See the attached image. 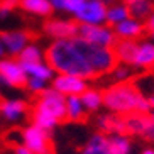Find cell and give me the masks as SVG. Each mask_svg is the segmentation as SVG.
I'll return each mask as SVG.
<instances>
[{
  "label": "cell",
  "instance_id": "6da1fadb",
  "mask_svg": "<svg viewBox=\"0 0 154 154\" xmlns=\"http://www.w3.org/2000/svg\"><path fill=\"white\" fill-rule=\"evenodd\" d=\"M46 61L56 75H73L83 80H95L97 75L86 56V42L82 37L51 41L46 48Z\"/></svg>",
  "mask_w": 154,
  "mask_h": 154
},
{
  "label": "cell",
  "instance_id": "7a4b0ae2",
  "mask_svg": "<svg viewBox=\"0 0 154 154\" xmlns=\"http://www.w3.org/2000/svg\"><path fill=\"white\" fill-rule=\"evenodd\" d=\"M103 107L107 112L127 117L131 113H149L152 110L149 98L134 82L112 83L103 90Z\"/></svg>",
  "mask_w": 154,
  "mask_h": 154
},
{
  "label": "cell",
  "instance_id": "3957f363",
  "mask_svg": "<svg viewBox=\"0 0 154 154\" xmlns=\"http://www.w3.org/2000/svg\"><path fill=\"white\" fill-rule=\"evenodd\" d=\"M63 122H66V97L49 86L34 100L31 107V124L53 132Z\"/></svg>",
  "mask_w": 154,
  "mask_h": 154
},
{
  "label": "cell",
  "instance_id": "277c9868",
  "mask_svg": "<svg viewBox=\"0 0 154 154\" xmlns=\"http://www.w3.org/2000/svg\"><path fill=\"white\" fill-rule=\"evenodd\" d=\"M22 144L31 151L32 154H51L53 152V140H51V132L44 131L41 127L27 124L20 131Z\"/></svg>",
  "mask_w": 154,
  "mask_h": 154
},
{
  "label": "cell",
  "instance_id": "5b68a950",
  "mask_svg": "<svg viewBox=\"0 0 154 154\" xmlns=\"http://www.w3.org/2000/svg\"><path fill=\"white\" fill-rule=\"evenodd\" d=\"M0 85H5L9 88L22 90L27 85V75L22 63L17 58H5L0 59Z\"/></svg>",
  "mask_w": 154,
  "mask_h": 154
},
{
  "label": "cell",
  "instance_id": "8992f818",
  "mask_svg": "<svg viewBox=\"0 0 154 154\" xmlns=\"http://www.w3.org/2000/svg\"><path fill=\"white\" fill-rule=\"evenodd\" d=\"M78 37H82L83 41L93 46H102V48H113L117 42L113 27H110L109 24H100V26H80L78 24Z\"/></svg>",
  "mask_w": 154,
  "mask_h": 154
},
{
  "label": "cell",
  "instance_id": "52a82bcc",
  "mask_svg": "<svg viewBox=\"0 0 154 154\" xmlns=\"http://www.w3.org/2000/svg\"><path fill=\"white\" fill-rule=\"evenodd\" d=\"M107 9H109V4L105 0H86L82 9L73 15V19L80 26L107 24Z\"/></svg>",
  "mask_w": 154,
  "mask_h": 154
},
{
  "label": "cell",
  "instance_id": "ba28073f",
  "mask_svg": "<svg viewBox=\"0 0 154 154\" xmlns=\"http://www.w3.org/2000/svg\"><path fill=\"white\" fill-rule=\"evenodd\" d=\"M127 136L140 137L146 142H154V122L149 113H131L125 117Z\"/></svg>",
  "mask_w": 154,
  "mask_h": 154
},
{
  "label": "cell",
  "instance_id": "9c48e42d",
  "mask_svg": "<svg viewBox=\"0 0 154 154\" xmlns=\"http://www.w3.org/2000/svg\"><path fill=\"white\" fill-rule=\"evenodd\" d=\"M42 32L51 41L71 39L78 36V22L75 19H49L42 24Z\"/></svg>",
  "mask_w": 154,
  "mask_h": 154
},
{
  "label": "cell",
  "instance_id": "30bf717a",
  "mask_svg": "<svg viewBox=\"0 0 154 154\" xmlns=\"http://www.w3.org/2000/svg\"><path fill=\"white\" fill-rule=\"evenodd\" d=\"M2 42H4L5 53L10 58H17L20 53L24 51V48H27L32 42L31 32L24 31V29H9V31L0 32Z\"/></svg>",
  "mask_w": 154,
  "mask_h": 154
},
{
  "label": "cell",
  "instance_id": "8fae6325",
  "mask_svg": "<svg viewBox=\"0 0 154 154\" xmlns=\"http://www.w3.org/2000/svg\"><path fill=\"white\" fill-rule=\"evenodd\" d=\"M51 86L64 97H82L83 91L90 88V82L73 75H56Z\"/></svg>",
  "mask_w": 154,
  "mask_h": 154
},
{
  "label": "cell",
  "instance_id": "7c38bea8",
  "mask_svg": "<svg viewBox=\"0 0 154 154\" xmlns=\"http://www.w3.org/2000/svg\"><path fill=\"white\" fill-rule=\"evenodd\" d=\"M31 107L24 98H5L0 102V119L9 124H19L29 115Z\"/></svg>",
  "mask_w": 154,
  "mask_h": 154
},
{
  "label": "cell",
  "instance_id": "4fadbf2b",
  "mask_svg": "<svg viewBox=\"0 0 154 154\" xmlns=\"http://www.w3.org/2000/svg\"><path fill=\"white\" fill-rule=\"evenodd\" d=\"M131 68L140 69L146 73L154 71V42L151 39H144V41L137 42V49L131 63Z\"/></svg>",
  "mask_w": 154,
  "mask_h": 154
},
{
  "label": "cell",
  "instance_id": "5bb4252c",
  "mask_svg": "<svg viewBox=\"0 0 154 154\" xmlns=\"http://www.w3.org/2000/svg\"><path fill=\"white\" fill-rule=\"evenodd\" d=\"M95 125L98 129V132L105 134V136H112V134H127L125 129V117L115 115V113L105 112L97 115Z\"/></svg>",
  "mask_w": 154,
  "mask_h": 154
},
{
  "label": "cell",
  "instance_id": "9a60e30c",
  "mask_svg": "<svg viewBox=\"0 0 154 154\" xmlns=\"http://www.w3.org/2000/svg\"><path fill=\"white\" fill-rule=\"evenodd\" d=\"M113 32L117 39H129V41H140V37L144 36L146 32V24L142 20L129 17L127 20L117 24L113 27Z\"/></svg>",
  "mask_w": 154,
  "mask_h": 154
},
{
  "label": "cell",
  "instance_id": "2e32d148",
  "mask_svg": "<svg viewBox=\"0 0 154 154\" xmlns=\"http://www.w3.org/2000/svg\"><path fill=\"white\" fill-rule=\"evenodd\" d=\"M19 9L34 17L48 19L54 12L49 0H19Z\"/></svg>",
  "mask_w": 154,
  "mask_h": 154
},
{
  "label": "cell",
  "instance_id": "e0dca14e",
  "mask_svg": "<svg viewBox=\"0 0 154 154\" xmlns=\"http://www.w3.org/2000/svg\"><path fill=\"white\" fill-rule=\"evenodd\" d=\"M80 154H112L109 147V139L102 132H93L88 139L85 140Z\"/></svg>",
  "mask_w": 154,
  "mask_h": 154
},
{
  "label": "cell",
  "instance_id": "ac0fdd59",
  "mask_svg": "<svg viewBox=\"0 0 154 154\" xmlns=\"http://www.w3.org/2000/svg\"><path fill=\"white\" fill-rule=\"evenodd\" d=\"M24 69H26V75L27 78H37V80H42V82L51 83L53 78L56 76V71L49 66L48 61H39V63H31V64H22Z\"/></svg>",
  "mask_w": 154,
  "mask_h": 154
},
{
  "label": "cell",
  "instance_id": "d6986e66",
  "mask_svg": "<svg viewBox=\"0 0 154 154\" xmlns=\"http://www.w3.org/2000/svg\"><path fill=\"white\" fill-rule=\"evenodd\" d=\"M137 42L139 41H129V39H117L115 46L112 49L117 56L119 63H124V64H129L131 66L132 59H134V54H136V49H137Z\"/></svg>",
  "mask_w": 154,
  "mask_h": 154
},
{
  "label": "cell",
  "instance_id": "ffe728a7",
  "mask_svg": "<svg viewBox=\"0 0 154 154\" xmlns=\"http://www.w3.org/2000/svg\"><path fill=\"white\" fill-rule=\"evenodd\" d=\"M86 113L88 112L80 97H66V122H83Z\"/></svg>",
  "mask_w": 154,
  "mask_h": 154
},
{
  "label": "cell",
  "instance_id": "44dd1931",
  "mask_svg": "<svg viewBox=\"0 0 154 154\" xmlns=\"http://www.w3.org/2000/svg\"><path fill=\"white\" fill-rule=\"evenodd\" d=\"M80 98H82L88 113H97L100 112V109H103V91L98 90V88L90 86L88 90L83 91Z\"/></svg>",
  "mask_w": 154,
  "mask_h": 154
},
{
  "label": "cell",
  "instance_id": "7402d4cb",
  "mask_svg": "<svg viewBox=\"0 0 154 154\" xmlns=\"http://www.w3.org/2000/svg\"><path fill=\"white\" fill-rule=\"evenodd\" d=\"M129 17H131L129 7L124 4L122 0H117V2L109 4V9H107V24H109L110 27H115L117 24L127 20Z\"/></svg>",
  "mask_w": 154,
  "mask_h": 154
},
{
  "label": "cell",
  "instance_id": "603a6c76",
  "mask_svg": "<svg viewBox=\"0 0 154 154\" xmlns=\"http://www.w3.org/2000/svg\"><path fill=\"white\" fill-rule=\"evenodd\" d=\"M107 139H109V147L112 151V154H132L134 142H132L131 136L112 134V136H107Z\"/></svg>",
  "mask_w": 154,
  "mask_h": 154
},
{
  "label": "cell",
  "instance_id": "cb8c5ba5",
  "mask_svg": "<svg viewBox=\"0 0 154 154\" xmlns=\"http://www.w3.org/2000/svg\"><path fill=\"white\" fill-rule=\"evenodd\" d=\"M17 59L22 64H31V63L46 61V51L42 49L37 42H31L27 48H24V51L17 56Z\"/></svg>",
  "mask_w": 154,
  "mask_h": 154
},
{
  "label": "cell",
  "instance_id": "d4e9b609",
  "mask_svg": "<svg viewBox=\"0 0 154 154\" xmlns=\"http://www.w3.org/2000/svg\"><path fill=\"white\" fill-rule=\"evenodd\" d=\"M127 7H129V14H131L132 19L146 22L147 17L152 14L154 10V0H137L134 4L127 5Z\"/></svg>",
  "mask_w": 154,
  "mask_h": 154
},
{
  "label": "cell",
  "instance_id": "484cf974",
  "mask_svg": "<svg viewBox=\"0 0 154 154\" xmlns=\"http://www.w3.org/2000/svg\"><path fill=\"white\" fill-rule=\"evenodd\" d=\"M134 83H136L137 88L149 98L151 105H152V109H154V71L146 73V76H142L140 80H136Z\"/></svg>",
  "mask_w": 154,
  "mask_h": 154
},
{
  "label": "cell",
  "instance_id": "4316f807",
  "mask_svg": "<svg viewBox=\"0 0 154 154\" xmlns=\"http://www.w3.org/2000/svg\"><path fill=\"white\" fill-rule=\"evenodd\" d=\"M110 75H112V78H113V83H125V82H132V78H134V69H132L129 64L119 63Z\"/></svg>",
  "mask_w": 154,
  "mask_h": 154
},
{
  "label": "cell",
  "instance_id": "83f0119b",
  "mask_svg": "<svg viewBox=\"0 0 154 154\" xmlns=\"http://www.w3.org/2000/svg\"><path fill=\"white\" fill-rule=\"evenodd\" d=\"M49 88V83L42 82V80H37V78H27V85H26V90L32 95H41L44 90Z\"/></svg>",
  "mask_w": 154,
  "mask_h": 154
},
{
  "label": "cell",
  "instance_id": "f1b7e54d",
  "mask_svg": "<svg viewBox=\"0 0 154 154\" xmlns=\"http://www.w3.org/2000/svg\"><path fill=\"white\" fill-rule=\"evenodd\" d=\"M19 9V0H0V19H7Z\"/></svg>",
  "mask_w": 154,
  "mask_h": 154
},
{
  "label": "cell",
  "instance_id": "f546056e",
  "mask_svg": "<svg viewBox=\"0 0 154 154\" xmlns=\"http://www.w3.org/2000/svg\"><path fill=\"white\" fill-rule=\"evenodd\" d=\"M85 2L86 0H66V4H64V14H69L73 17L83 7Z\"/></svg>",
  "mask_w": 154,
  "mask_h": 154
},
{
  "label": "cell",
  "instance_id": "4dcf8cb0",
  "mask_svg": "<svg viewBox=\"0 0 154 154\" xmlns=\"http://www.w3.org/2000/svg\"><path fill=\"white\" fill-rule=\"evenodd\" d=\"M49 4L54 12H63L64 14V4H66V0H49Z\"/></svg>",
  "mask_w": 154,
  "mask_h": 154
},
{
  "label": "cell",
  "instance_id": "1f68e13d",
  "mask_svg": "<svg viewBox=\"0 0 154 154\" xmlns=\"http://www.w3.org/2000/svg\"><path fill=\"white\" fill-rule=\"evenodd\" d=\"M12 149H14V154H32L24 144H15L12 146Z\"/></svg>",
  "mask_w": 154,
  "mask_h": 154
},
{
  "label": "cell",
  "instance_id": "d6a6232c",
  "mask_svg": "<svg viewBox=\"0 0 154 154\" xmlns=\"http://www.w3.org/2000/svg\"><path fill=\"white\" fill-rule=\"evenodd\" d=\"M146 31H149V32H154V10H152V14L147 17V20H146Z\"/></svg>",
  "mask_w": 154,
  "mask_h": 154
},
{
  "label": "cell",
  "instance_id": "836d02e7",
  "mask_svg": "<svg viewBox=\"0 0 154 154\" xmlns=\"http://www.w3.org/2000/svg\"><path fill=\"white\" fill-rule=\"evenodd\" d=\"M139 154H154V146H147L144 149H140Z\"/></svg>",
  "mask_w": 154,
  "mask_h": 154
},
{
  "label": "cell",
  "instance_id": "e575fe53",
  "mask_svg": "<svg viewBox=\"0 0 154 154\" xmlns=\"http://www.w3.org/2000/svg\"><path fill=\"white\" fill-rule=\"evenodd\" d=\"M7 56V53H5V48H4V42H2V37H0V59L5 58Z\"/></svg>",
  "mask_w": 154,
  "mask_h": 154
},
{
  "label": "cell",
  "instance_id": "d590c367",
  "mask_svg": "<svg viewBox=\"0 0 154 154\" xmlns=\"http://www.w3.org/2000/svg\"><path fill=\"white\" fill-rule=\"evenodd\" d=\"M0 154H14V149H12V146H9V147L2 149V151H0Z\"/></svg>",
  "mask_w": 154,
  "mask_h": 154
},
{
  "label": "cell",
  "instance_id": "8d00e7d4",
  "mask_svg": "<svg viewBox=\"0 0 154 154\" xmlns=\"http://www.w3.org/2000/svg\"><path fill=\"white\" fill-rule=\"evenodd\" d=\"M125 5H131V4H134V2H137V0H122Z\"/></svg>",
  "mask_w": 154,
  "mask_h": 154
},
{
  "label": "cell",
  "instance_id": "74e56055",
  "mask_svg": "<svg viewBox=\"0 0 154 154\" xmlns=\"http://www.w3.org/2000/svg\"><path fill=\"white\" fill-rule=\"evenodd\" d=\"M149 117H151V120H152V122H154V109H152V110H151V112H149Z\"/></svg>",
  "mask_w": 154,
  "mask_h": 154
},
{
  "label": "cell",
  "instance_id": "f35d334b",
  "mask_svg": "<svg viewBox=\"0 0 154 154\" xmlns=\"http://www.w3.org/2000/svg\"><path fill=\"white\" fill-rule=\"evenodd\" d=\"M151 41L154 42V32H151Z\"/></svg>",
  "mask_w": 154,
  "mask_h": 154
},
{
  "label": "cell",
  "instance_id": "ab89813d",
  "mask_svg": "<svg viewBox=\"0 0 154 154\" xmlns=\"http://www.w3.org/2000/svg\"><path fill=\"white\" fill-rule=\"evenodd\" d=\"M105 2H107V4H112V2H117V0H105Z\"/></svg>",
  "mask_w": 154,
  "mask_h": 154
},
{
  "label": "cell",
  "instance_id": "60d3db41",
  "mask_svg": "<svg viewBox=\"0 0 154 154\" xmlns=\"http://www.w3.org/2000/svg\"><path fill=\"white\" fill-rule=\"evenodd\" d=\"M0 102H2V91H0Z\"/></svg>",
  "mask_w": 154,
  "mask_h": 154
}]
</instances>
